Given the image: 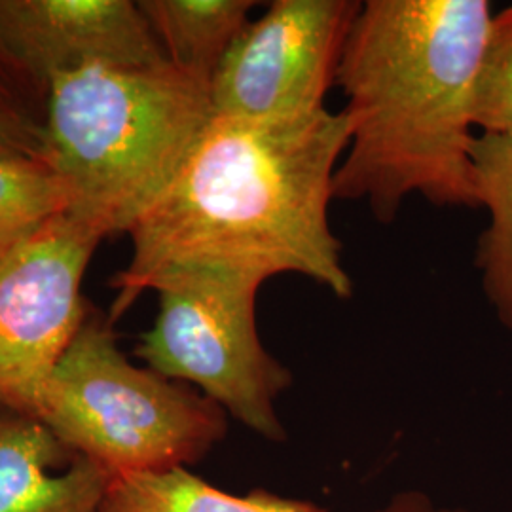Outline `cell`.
I'll return each instance as SVG.
<instances>
[{"mask_svg": "<svg viewBox=\"0 0 512 512\" xmlns=\"http://www.w3.org/2000/svg\"><path fill=\"white\" fill-rule=\"evenodd\" d=\"M348 145L344 110L274 122L213 114L173 181L129 228L128 266L110 281V323L162 279L184 272L262 285L296 274L351 298L353 279L329 222Z\"/></svg>", "mask_w": 512, "mask_h": 512, "instance_id": "6da1fadb", "label": "cell"}, {"mask_svg": "<svg viewBox=\"0 0 512 512\" xmlns=\"http://www.w3.org/2000/svg\"><path fill=\"white\" fill-rule=\"evenodd\" d=\"M492 18L486 0L361 4L334 80L349 120L334 200L366 202L380 224L410 196L480 209L475 84Z\"/></svg>", "mask_w": 512, "mask_h": 512, "instance_id": "7a4b0ae2", "label": "cell"}, {"mask_svg": "<svg viewBox=\"0 0 512 512\" xmlns=\"http://www.w3.org/2000/svg\"><path fill=\"white\" fill-rule=\"evenodd\" d=\"M211 118V80L171 63L57 74L48 84L46 165L65 192V213L103 239L128 234Z\"/></svg>", "mask_w": 512, "mask_h": 512, "instance_id": "3957f363", "label": "cell"}, {"mask_svg": "<svg viewBox=\"0 0 512 512\" xmlns=\"http://www.w3.org/2000/svg\"><path fill=\"white\" fill-rule=\"evenodd\" d=\"M37 418L112 478L192 465L228 433L219 404L133 365L109 317L90 311L46 385Z\"/></svg>", "mask_w": 512, "mask_h": 512, "instance_id": "277c9868", "label": "cell"}, {"mask_svg": "<svg viewBox=\"0 0 512 512\" xmlns=\"http://www.w3.org/2000/svg\"><path fill=\"white\" fill-rule=\"evenodd\" d=\"M262 283L215 272L162 279L158 315L135 355L167 380L198 389L255 435L287 440L277 412L293 372L264 348L256 327Z\"/></svg>", "mask_w": 512, "mask_h": 512, "instance_id": "5b68a950", "label": "cell"}, {"mask_svg": "<svg viewBox=\"0 0 512 512\" xmlns=\"http://www.w3.org/2000/svg\"><path fill=\"white\" fill-rule=\"evenodd\" d=\"M101 239L63 211L0 251V410L37 418L90 311L80 289Z\"/></svg>", "mask_w": 512, "mask_h": 512, "instance_id": "8992f818", "label": "cell"}, {"mask_svg": "<svg viewBox=\"0 0 512 512\" xmlns=\"http://www.w3.org/2000/svg\"><path fill=\"white\" fill-rule=\"evenodd\" d=\"M359 0H274L251 19L211 80L213 114L255 122L325 107Z\"/></svg>", "mask_w": 512, "mask_h": 512, "instance_id": "52a82bcc", "label": "cell"}, {"mask_svg": "<svg viewBox=\"0 0 512 512\" xmlns=\"http://www.w3.org/2000/svg\"><path fill=\"white\" fill-rule=\"evenodd\" d=\"M0 38L46 86L92 63L129 69L169 63L131 0H0Z\"/></svg>", "mask_w": 512, "mask_h": 512, "instance_id": "ba28073f", "label": "cell"}, {"mask_svg": "<svg viewBox=\"0 0 512 512\" xmlns=\"http://www.w3.org/2000/svg\"><path fill=\"white\" fill-rule=\"evenodd\" d=\"M110 482L46 423L0 410V512H97Z\"/></svg>", "mask_w": 512, "mask_h": 512, "instance_id": "9c48e42d", "label": "cell"}, {"mask_svg": "<svg viewBox=\"0 0 512 512\" xmlns=\"http://www.w3.org/2000/svg\"><path fill=\"white\" fill-rule=\"evenodd\" d=\"M473 165L480 209L488 213L475 266L486 300L512 338V135L478 133Z\"/></svg>", "mask_w": 512, "mask_h": 512, "instance_id": "30bf717a", "label": "cell"}, {"mask_svg": "<svg viewBox=\"0 0 512 512\" xmlns=\"http://www.w3.org/2000/svg\"><path fill=\"white\" fill-rule=\"evenodd\" d=\"M171 65L213 80L256 0H139Z\"/></svg>", "mask_w": 512, "mask_h": 512, "instance_id": "8fae6325", "label": "cell"}, {"mask_svg": "<svg viewBox=\"0 0 512 512\" xmlns=\"http://www.w3.org/2000/svg\"><path fill=\"white\" fill-rule=\"evenodd\" d=\"M97 512H329L310 499L256 488L228 494L202 476L177 467L160 473L112 478Z\"/></svg>", "mask_w": 512, "mask_h": 512, "instance_id": "7c38bea8", "label": "cell"}, {"mask_svg": "<svg viewBox=\"0 0 512 512\" xmlns=\"http://www.w3.org/2000/svg\"><path fill=\"white\" fill-rule=\"evenodd\" d=\"M48 86L0 38V158L46 165Z\"/></svg>", "mask_w": 512, "mask_h": 512, "instance_id": "4fadbf2b", "label": "cell"}, {"mask_svg": "<svg viewBox=\"0 0 512 512\" xmlns=\"http://www.w3.org/2000/svg\"><path fill=\"white\" fill-rule=\"evenodd\" d=\"M65 209V192L48 167L0 158V251Z\"/></svg>", "mask_w": 512, "mask_h": 512, "instance_id": "5bb4252c", "label": "cell"}, {"mask_svg": "<svg viewBox=\"0 0 512 512\" xmlns=\"http://www.w3.org/2000/svg\"><path fill=\"white\" fill-rule=\"evenodd\" d=\"M475 128L512 135V6L490 21L476 74Z\"/></svg>", "mask_w": 512, "mask_h": 512, "instance_id": "9a60e30c", "label": "cell"}, {"mask_svg": "<svg viewBox=\"0 0 512 512\" xmlns=\"http://www.w3.org/2000/svg\"><path fill=\"white\" fill-rule=\"evenodd\" d=\"M370 512H469L458 507H440L423 492H401L395 494L384 507Z\"/></svg>", "mask_w": 512, "mask_h": 512, "instance_id": "2e32d148", "label": "cell"}]
</instances>
